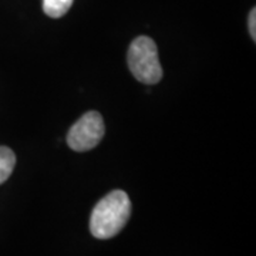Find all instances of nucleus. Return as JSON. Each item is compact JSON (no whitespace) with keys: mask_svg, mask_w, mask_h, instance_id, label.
Returning a JSON list of instances; mask_svg holds the SVG:
<instances>
[{"mask_svg":"<svg viewBox=\"0 0 256 256\" xmlns=\"http://www.w3.org/2000/svg\"><path fill=\"white\" fill-rule=\"evenodd\" d=\"M131 201L127 192L116 190L101 198L90 216V230L97 239H110L118 235L131 215Z\"/></svg>","mask_w":256,"mask_h":256,"instance_id":"nucleus-1","label":"nucleus"},{"mask_svg":"<svg viewBox=\"0 0 256 256\" xmlns=\"http://www.w3.org/2000/svg\"><path fill=\"white\" fill-rule=\"evenodd\" d=\"M127 63L132 76L140 82L156 84L162 78L156 44L150 37L140 36L132 40L128 48Z\"/></svg>","mask_w":256,"mask_h":256,"instance_id":"nucleus-2","label":"nucleus"},{"mask_svg":"<svg viewBox=\"0 0 256 256\" xmlns=\"http://www.w3.org/2000/svg\"><path fill=\"white\" fill-rule=\"evenodd\" d=\"M106 128L100 112L88 111L77 120L67 134V144L77 151L84 152L97 146L104 137Z\"/></svg>","mask_w":256,"mask_h":256,"instance_id":"nucleus-3","label":"nucleus"},{"mask_svg":"<svg viewBox=\"0 0 256 256\" xmlns=\"http://www.w3.org/2000/svg\"><path fill=\"white\" fill-rule=\"evenodd\" d=\"M16 156L8 146H0V184L9 180L14 170Z\"/></svg>","mask_w":256,"mask_h":256,"instance_id":"nucleus-4","label":"nucleus"},{"mask_svg":"<svg viewBox=\"0 0 256 256\" xmlns=\"http://www.w3.org/2000/svg\"><path fill=\"white\" fill-rule=\"evenodd\" d=\"M73 2L74 0H43V10L47 16L58 18L70 10Z\"/></svg>","mask_w":256,"mask_h":256,"instance_id":"nucleus-5","label":"nucleus"},{"mask_svg":"<svg viewBox=\"0 0 256 256\" xmlns=\"http://www.w3.org/2000/svg\"><path fill=\"white\" fill-rule=\"evenodd\" d=\"M249 33L252 36V40L256 42V10L252 9L249 13Z\"/></svg>","mask_w":256,"mask_h":256,"instance_id":"nucleus-6","label":"nucleus"}]
</instances>
